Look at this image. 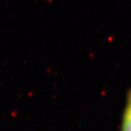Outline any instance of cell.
Returning a JSON list of instances; mask_svg holds the SVG:
<instances>
[{
  "instance_id": "obj_1",
  "label": "cell",
  "mask_w": 131,
  "mask_h": 131,
  "mask_svg": "<svg viewBox=\"0 0 131 131\" xmlns=\"http://www.w3.org/2000/svg\"><path fill=\"white\" fill-rule=\"evenodd\" d=\"M122 131H131V88L127 94L126 104L122 118Z\"/></svg>"
}]
</instances>
